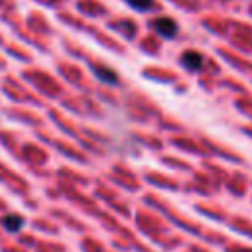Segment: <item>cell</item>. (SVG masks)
I'll list each match as a JSON object with an SVG mask.
<instances>
[{
  "label": "cell",
  "mask_w": 252,
  "mask_h": 252,
  "mask_svg": "<svg viewBox=\"0 0 252 252\" xmlns=\"http://www.w3.org/2000/svg\"><path fill=\"white\" fill-rule=\"evenodd\" d=\"M93 71H94V75H96L98 81H102L106 85H118V75H116L114 69H110L106 65H94Z\"/></svg>",
  "instance_id": "cell-3"
},
{
  "label": "cell",
  "mask_w": 252,
  "mask_h": 252,
  "mask_svg": "<svg viewBox=\"0 0 252 252\" xmlns=\"http://www.w3.org/2000/svg\"><path fill=\"white\" fill-rule=\"evenodd\" d=\"M181 65L189 71H199L203 67V55L199 51H193V49L183 51L181 53Z\"/></svg>",
  "instance_id": "cell-2"
},
{
  "label": "cell",
  "mask_w": 252,
  "mask_h": 252,
  "mask_svg": "<svg viewBox=\"0 0 252 252\" xmlns=\"http://www.w3.org/2000/svg\"><path fill=\"white\" fill-rule=\"evenodd\" d=\"M2 226H4L8 232H18V230L24 226V217H22V215H16V213L4 215V217H2Z\"/></svg>",
  "instance_id": "cell-4"
},
{
  "label": "cell",
  "mask_w": 252,
  "mask_h": 252,
  "mask_svg": "<svg viewBox=\"0 0 252 252\" xmlns=\"http://www.w3.org/2000/svg\"><path fill=\"white\" fill-rule=\"evenodd\" d=\"M152 26H154V30L158 32V35H161L163 39H171V37H175L177 32H179L177 22H175L173 18H169V16H159V18H156V20L152 22Z\"/></svg>",
  "instance_id": "cell-1"
},
{
  "label": "cell",
  "mask_w": 252,
  "mask_h": 252,
  "mask_svg": "<svg viewBox=\"0 0 252 252\" xmlns=\"http://www.w3.org/2000/svg\"><path fill=\"white\" fill-rule=\"evenodd\" d=\"M126 4L138 12H148L156 8V0H126Z\"/></svg>",
  "instance_id": "cell-5"
}]
</instances>
